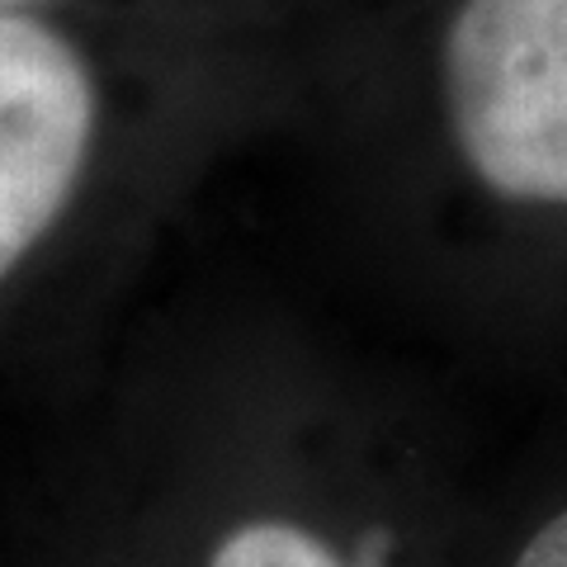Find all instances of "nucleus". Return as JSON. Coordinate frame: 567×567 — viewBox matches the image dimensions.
I'll return each instance as SVG.
<instances>
[{
    "label": "nucleus",
    "instance_id": "nucleus-3",
    "mask_svg": "<svg viewBox=\"0 0 567 567\" xmlns=\"http://www.w3.org/2000/svg\"><path fill=\"white\" fill-rule=\"evenodd\" d=\"M393 535L369 529L354 544V554H341L331 539H322L312 525L289 516H256L233 525L213 544L204 567H388Z\"/></svg>",
    "mask_w": 567,
    "mask_h": 567
},
{
    "label": "nucleus",
    "instance_id": "nucleus-5",
    "mask_svg": "<svg viewBox=\"0 0 567 567\" xmlns=\"http://www.w3.org/2000/svg\"><path fill=\"white\" fill-rule=\"evenodd\" d=\"M39 6L48 0H0V14H39Z\"/></svg>",
    "mask_w": 567,
    "mask_h": 567
},
{
    "label": "nucleus",
    "instance_id": "nucleus-2",
    "mask_svg": "<svg viewBox=\"0 0 567 567\" xmlns=\"http://www.w3.org/2000/svg\"><path fill=\"white\" fill-rule=\"evenodd\" d=\"M100 133L85 52L43 14H0V284L76 199Z\"/></svg>",
    "mask_w": 567,
    "mask_h": 567
},
{
    "label": "nucleus",
    "instance_id": "nucleus-1",
    "mask_svg": "<svg viewBox=\"0 0 567 567\" xmlns=\"http://www.w3.org/2000/svg\"><path fill=\"white\" fill-rule=\"evenodd\" d=\"M440 95L477 185L567 208V0H464L440 43Z\"/></svg>",
    "mask_w": 567,
    "mask_h": 567
},
{
    "label": "nucleus",
    "instance_id": "nucleus-4",
    "mask_svg": "<svg viewBox=\"0 0 567 567\" xmlns=\"http://www.w3.org/2000/svg\"><path fill=\"white\" fill-rule=\"evenodd\" d=\"M516 567H567V511H558V516L520 548Z\"/></svg>",
    "mask_w": 567,
    "mask_h": 567
}]
</instances>
